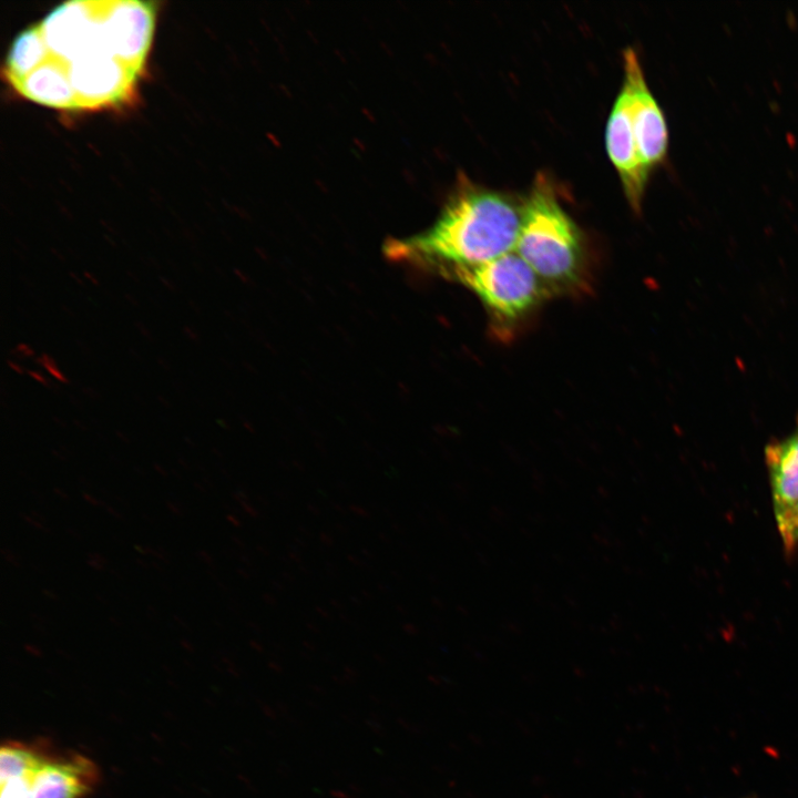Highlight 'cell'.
Masks as SVG:
<instances>
[{"mask_svg": "<svg viewBox=\"0 0 798 798\" xmlns=\"http://www.w3.org/2000/svg\"><path fill=\"white\" fill-rule=\"evenodd\" d=\"M156 11L150 1L61 3L14 38L6 80L21 96L50 108L121 106L142 78Z\"/></svg>", "mask_w": 798, "mask_h": 798, "instance_id": "obj_1", "label": "cell"}, {"mask_svg": "<svg viewBox=\"0 0 798 798\" xmlns=\"http://www.w3.org/2000/svg\"><path fill=\"white\" fill-rule=\"evenodd\" d=\"M521 211L505 195L461 185L436 222L417 235L392 239V258L437 267L442 274L477 266L514 250Z\"/></svg>", "mask_w": 798, "mask_h": 798, "instance_id": "obj_2", "label": "cell"}, {"mask_svg": "<svg viewBox=\"0 0 798 798\" xmlns=\"http://www.w3.org/2000/svg\"><path fill=\"white\" fill-rule=\"evenodd\" d=\"M514 252L546 288H569L582 279L581 234L559 202L550 180L542 174L535 178L521 209Z\"/></svg>", "mask_w": 798, "mask_h": 798, "instance_id": "obj_3", "label": "cell"}, {"mask_svg": "<svg viewBox=\"0 0 798 798\" xmlns=\"http://www.w3.org/2000/svg\"><path fill=\"white\" fill-rule=\"evenodd\" d=\"M448 275L477 295L485 308L501 320L521 318L548 291L533 269L515 252L477 266L456 269Z\"/></svg>", "mask_w": 798, "mask_h": 798, "instance_id": "obj_4", "label": "cell"}, {"mask_svg": "<svg viewBox=\"0 0 798 798\" xmlns=\"http://www.w3.org/2000/svg\"><path fill=\"white\" fill-rule=\"evenodd\" d=\"M624 81L628 99L633 131L640 155L651 170L659 163L667 150L668 133L663 112L648 89L636 52H623Z\"/></svg>", "mask_w": 798, "mask_h": 798, "instance_id": "obj_5", "label": "cell"}, {"mask_svg": "<svg viewBox=\"0 0 798 798\" xmlns=\"http://www.w3.org/2000/svg\"><path fill=\"white\" fill-rule=\"evenodd\" d=\"M605 143L630 205L633 209L640 211L649 170L645 166L637 149L628 93L624 84L614 101L606 123Z\"/></svg>", "mask_w": 798, "mask_h": 798, "instance_id": "obj_6", "label": "cell"}, {"mask_svg": "<svg viewBox=\"0 0 798 798\" xmlns=\"http://www.w3.org/2000/svg\"><path fill=\"white\" fill-rule=\"evenodd\" d=\"M773 509L781 541L798 509V418L795 430L765 448Z\"/></svg>", "mask_w": 798, "mask_h": 798, "instance_id": "obj_7", "label": "cell"}, {"mask_svg": "<svg viewBox=\"0 0 798 798\" xmlns=\"http://www.w3.org/2000/svg\"><path fill=\"white\" fill-rule=\"evenodd\" d=\"M96 766L86 757L44 756L30 780V798H82L98 781Z\"/></svg>", "mask_w": 798, "mask_h": 798, "instance_id": "obj_8", "label": "cell"}, {"mask_svg": "<svg viewBox=\"0 0 798 798\" xmlns=\"http://www.w3.org/2000/svg\"><path fill=\"white\" fill-rule=\"evenodd\" d=\"M44 755L27 745L9 743L0 751V781L32 777Z\"/></svg>", "mask_w": 798, "mask_h": 798, "instance_id": "obj_9", "label": "cell"}, {"mask_svg": "<svg viewBox=\"0 0 798 798\" xmlns=\"http://www.w3.org/2000/svg\"><path fill=\"white\" fill-rule=\"evenodd\" d=\"M30 778H11L1 781V798H30Z\"/></svg>", "mask_w": 798, "mask_h": 798, "instance_id": "obj_10", "label": "cell"}, {"mask_svg": "<svg viewBox=\"0 0 798 798\" xmlns=\"http://www.w3.org/2000/svg\"><path fill=\"white\" fill-rule=\"evenodd\" d=\"M34 361L41 367H43L55 380L62 383H69L68 378L62 374V371L58 367V364L50 355L42 354L39 358H35Z\"/></svg>", "mask_w": 798, "mask_h": 798, "instance_id": "obj_11", "label": "cell"}, {"mask_svg": "<svg viewBox=\"0 0 798 798\" xmlns=\"http://www.w3.org/2000/svg\"><path fill=\"white\" fill-rule=\"evenodd\" d=\"M781 542L785 550L789 553L798 546V509L795 513L790 530Z\"/></svg>", "mask_w": 798, "mask_h": 798, "instance_id": "obj_12", "label": "cell"}, {"mask_svg": "<svg viewBox=\"0 0 798 798\" xmlns=\"http://www.w3.org/2000/svg\"><path fill=\"white\" fill-rule=\"evenodd\" d=\"M11 355L18 359H25L33 357L34 350L25 344H19L16 346L14 349L11 350Z\"/></svg>", "mask_w": 798, "mask_h": 798, "instance_id": "obj_13", "label": "cell"}, {"mask_svg": "<svg viewBox=\"0 0 798 798\" xmlns=\"http://www.w3.org/2000/svg\"><path fill=\"white\" fill-rule=\"evenodd\" d=\"M135 328L139 330V332L149 341H154V335L152 331L142 323V321H135Z\"/></svg>", "mask_w": 798, "mask_h": 798, "instance_id": "obj_14", "label": "cell"}, {"mask_svg": "<svg viewBox=\"0 0 798 798\" xmlns=\"http://www.w3.org/2000/svg\"><path fill=\"white\" fill-rule=\"evenodd\" d=\"M29 376L38 381L39 383L49 387L50 379H48L42 372L34 371V370H28Z\"/></svg>", "mask_w": 798, "mask_h": 798, "instance_id": "obj_15", "label": "cell"}, {"mask_svg": "<svg viewBox=\"0 0 798 798\" xmlns=\"http://www.w3.org/2000/svg\"><path fill=\"white\" fill-rule=\"evenodd\" d=\"M183 332L193 342L200 341V334L197 332V330L194 327L186 325L183 327Z\"/></svg>", "mask_w": 798, "mask_h": 798, "instance_id": "obj_16", "label": "cell"}, {"mask_svg": "<svg viewBox=\"0 0 798 798\" xmlns=\"http://www.w3.org/2000/svg\"><path fill=\"white\" fill-rule=\"evenodd\" d=\"M158 279H160L161 283L163 284V286H164L165 288H167L170 291H172V293H177V291H178L177 285H176L173 280H171L170 278L161 275V276H158Z\"/></svg>", "mask_w": 798, "mask_h": 798, "instance_id": "obj_17", "label": "cell"}, {"mask_svg": "<svg viewBox=\"0 0 798 798\" xmlns=\"http://www.w3.org/2000/svg\"><path fill=\"white\" fill-rule=\"evenodd\" d=\"M82 392H83L85 396H88L89 398L94 399V400H98V399L101 398L99 391L95 390L94 388H91V387H83V388H82Z\"/></svg>", "mask_w": 798, "mask_h": 798, "instance_id": "obj_18", "label": "cell"}, {"mask_svg": "<svg viewBox=\"0 0 798 798\" xmlns=\"http://www.w3.org/2000/svg\"><path fill=\"white\" fill-rule=\"evenodd\" d=\"M156 361H157L158 366H160L162 369H164L165 371H168V372L172 371V366H171L170 361H168L166 358H164V357H162V356H158V357L156 358Z\"/></svg>", "mask_w": 798, "mask_h": 798, "instance_id": "obj_19", "label": "cell"}, {"mask_svg": "<svg viewBox=\"0 0 798 798\" xmlns=\"http://www.w3.org/2000/svg\"><path fill=\"white\" fill-rule=\"evenodd\" d=\"M21 515H22V518H23L27 522H29V523H30L31 525H33L34 528L41 529V530H44V529H45V526H44L41 522H39L38 520H35L33 516L25 515V514H21Z\"/></svg>", "mask_w": 798, "mask_h": 798, "instance_id": "obj_20", "label": "cell"}, {"mask_svg": "<svg viewBox=\"0 0 798 798\" xmlns=\"http://www.w3.org/2000/svg\"><path fill=\"white\" fill-rule=\"evenodd\" d=\"M2 554L11 564L19 566L18 559L9 550L2 549Z\"/></svg>", "mask_w": 798, "mask_h": 798, "instance_id": "obj_21", "label": "cell"}, {"mask_svg": "<svg viewBox=\"0 0 798 798\" xmlns=\"http://www.w3.org/2000/svg\"><path fill=\"white\" fill-rule=\"evenodd\" d=\"M7 364H8V366H9L12 370H14L17 374H19V375H23V374H24L23 367H22L21 365L17 364L16 361L9 359V360H7Z\"/></svg>", "mask_w": 798, "mask_h": 798, "instance_id": "obj_22", "label": "cell"}, {"mask_svg": "<svg viewBox=\"0 0 798 798\" xmlns=\"http://www.w3.org/2000/svg\"><path fill=\"white\" fill-rule=\"evenodd\" d=\"M84 277H85L92 285H94V286H99V285H100V280L96 278L95 275H93V274H91V273H89V272H84Z\"/></svg>", "mask_w": 798, "mask_h": 798, "instance_id": "obj_23", "label": "cell"}, {"mask_svg": "<svg viewBox=\"0 0 798 798\" xmlns=\"http://www.w3.org/2000/svg\"><path fill=\"white\" fill-rule=\"evenodd\" d=\"M76 345L84 355H91L89 346H86L82 340H76Z\"/></svg>", "mask_w": 798, "mask_h": 798, "instance_id": "obj_24", "label": "cell"}, {"mask_svg": "<svg viewBox=\"0 0 798 798\" xmlns=\"http://www.w3.org/2000/svg\"><path fill=\"white\" fill-rule=\"evenodd\" d=\"M124 297L131 305H133V306L140 305L139 300L129 291L124 293Z\"/></svg>", "mask_w": 798, "mask_h": 798, "instance_id": "obj_25", "label": "cell"}, {"mask_svg": "<svg viewBox=\"0 0 798 798\" xmlns=\"http://www.w3.org/2000/svg\"><path fill=\"white\" fill-rule=\"evenodd\" d=\"M69 400H70V402H71L74 407H76V408H79V409L82 408V402H81L80 399H79L78 397H75L74 395L69 396Z\"/></svg>", "mask_w": 798, "mask_h": 798, "instance_id": "obj_26", "label": "cell"}, {"mask_svg": "<svg viewBox=\"0 0 798 798\" xmlns=\"http://www.w3.org/2000/svg\"><path fill=\"white\" fill-rule=\"evenodd\" d=\"M52 421L59 427L66 428V426H68L66 421L58 416H53Z\"/></svg>", "mask_w": 798, "mask_h": 798, "instance_id": "obj_27", "label": "cell"}, {"mask_svg": "<svg viewBox=\"0 0 798 798\" xmlns=\"http://www.w3.org/2000/svg\"><path fill=\"white\" fill-rule=\"evenodd\" d=\"M83 498H84L88 502H90L92 505L103 504L101 501H99L98 499H94V498H93L92 495H90V494L83 493Z\"/></svg>", "mask_w": 798, "mask_h": 798, "instance_id": "obj_28", "label": "cell"}, {"mask_svg": "<svg viewBox=\"0 0 798 798\" xmlns=\"http://www.w3.org/2000/svg\"><path fill=\"white\" fill-rule=\"evenodd\" d=\"M156 399H157V401H158L163 407H165V408H171V407H172V403H171V402L168 401V399H166L165 397H163V396L160 395V396L156 397Z\"/></svg>", "mask_w": 798, "mask_h": 798, "instance_id": "obj_29", "label": "cell"}, {"mask_svg": "<svg viewBox=\"0 0 798 798\" xmlns=\"http://www.w3.org/2000/svg\"><path fill=\"white\" fill-rule=\"evenodd\" d=\"M129 354H130V356H131L132 358H134L135 360H137V361H143L142 356H141L134 348H130V349H129Z\"/></svg>", "mask_w": 798, "mask_h": 798, "instance_id": "obj_30", "label": "cell"}, {"mask_svg": "<svg viewBox=\"0 0 798 798\" xmlns=\"http://www.w3.org/2000/svg\"><path fill=\"white\" fill-rule=\"evenodd\" d=\"M188 305L194 313L201 314V307L197 305L196 301H194L193 299H188Z\"/></svg>", "mask_w": 798, "mask_h": 798, "instance_id": "obj_31", "label": "cell"}, {"mask_svg": "<svg viewBox=\"0 0 798 798\" xmlns=\"http://www.w3.org/2000/svg\"><path fill=\"white\" fill-rule=\"evenodd\" d=\"M73 423H74V426H75L78 429H80V430H82V431H86V430L89 429L88 426H86L84 422H82V421H80V420H78V419H74V420H73Z\"/></svg>", "mask_w": 798, "mask_h": 798, "instance_id": "obj_32", "label": "cell"}, {"mask_svg": "<svg viewBox=\"0 0 798 798\" xmlns=\"http://www.w3.org/2000/svg\"><path fill=\"white\" fill-rule=\"evenodd\" d=\"M70 277H71L73 280H75L79 285H81V286H83V287L85 286L84 280L80 277V275H78V274H75V273H70Z\"/></svg>", "mask_w": 798, "mask_h": 798, "instance_id": "obj_33", "label": "cell"}, {"mask_svg": "<svg viewBox=\"0 0 798 798\" xmlns=\"http://www.w3.org/2000/svg\"><path fill=\"white\" fill-rule=\"evenodd\" d=\"M173 386L176 391H185L186 386L182 381L174 380Z\"/></svg>", "mask_w": 798, "mask_h": 798, "instance_id": "obj_34", "label": "cell"}, {"mask_svg": "<svg viewBox=\"0 0 798 798\" xmlns=\"http://www.w3.org/2000/svg\"><path fill=\"white\" fill-rule=\"evenodd\" d=\"M167 508L170 509L171 512H173V513H175V514H181V513H182L181 509H180L176 504H174V503H172V502H168V503H167Z\"/></svg>", "mask_w": 798, "mask_h": 798, "instance_id": "obj_35", "label": "cell"}, {"mask_svg": "<svg viewBox=\"0 0 798 798\" xmlns=\"http://www.w3.org/2000/svg\"><path fill=\"white\" fill-rule=\"evenodd\" d=\"M115 433H116L117 438L120 440H122L123 442H125V443L130 442V439L127 438V436L125 433H123L122 431L117 430Z\"/></svg>", "mask_w": 798, "mask_h": 798, "instance_id": "obj_36", "label": "cell"}, {"mask_svg": "<svg viewBox=\"0 0 798 798\" xmlns=\"http://www.w3.org/2000/svg\"><path fill=\"white\" fill-rule=\"evenodd\" d=\"M154 469H155L156 472H158L161 475H163V477H166V475H167V471H165V469H164L162 466H158L157 463H154Z\"/></svg>", "mask_w": 798, "mask_h": 798, "instance_id": "obj_37", "label": "cell"}, {"mask_svg": "<svg viewBox=\"0 0 798 798\" xmlns=\"http://www.w3.org/2000/svg\"><path fill=\"white\" fill-rule=\"evenodd\" d=\"M61 308H62L63 311H64L65 314H68L69 316L75 317V314L72 311V309L68 308L65 305L62 304V305H61Z\"/></svg>", "mask_w": 798, "mask_h": 798, "instance_id": "obj_38", "label": "cell"}, {"mask_svg": "<svg viewBox=\"0 0 798 798\" xmlns=\"http://www.w3.org/2000/svg\"><path fill=\"white\" fill-rule=\"evenodd\" d=\"M200 556H201L202 560H204L205 562H207V563L211 562V560H209L211 557L206 554L205 551H201V552H200Z\"/></svg>", "mask_w": 798, "mask_h": 798, "instance_id": "obj_39", "label": "cell"}, {"mask_svg": "<svg viewBox=\"0 0 798 798\" xmlns=\"http://www.w3.org/2000/svg\"><path fill=\"white\" fill-rule=\"evenodd\" d=\"M52 454L59 459L65 460L64 453L62 451H52Z\"/></svg>", "mask_w": 798, "mask_h": 798, "instance_id": "obj_40", "label": "cell"}, {"mask_svg": "<svg viewBox=\"0 0 798 798\" xmlns=\"http://www.w3.org/2000/svg\"><path fill=\"white\" fill-rule=\"evenodd\" d=\"M106 510H108L112 515H114V516H116V518H122V515H120V513H119L116 510H113L111 507H106Z\"/></svg>", "mask_w": 798, "mask_h": 798, "instance_id": "obj_41", "label": "cell"}, {"mask_svg": "<svg viewBox=\"0 0 798 798\" xmlns=\"http://www.w3.org/2000/svg\"><path fill=\"white\" fill-rule=\"evenodd\" d=\"M42 592H43V594H44L45 596H48V597H50V598H57V596L54 595V593H52V592L49 591V590H43Z\"/></svg>", "mask_w": 798, "mask_h": 798, "instance_id": "obj_42", "label": "cell"}, {"mask_svg": "<svg viewBox=\"0 0 798 798\" xmlns=\"http://www.w3.org/2000/svg\"><path fill=\"white\" fill-rule=\"evenodd\" d=\"M127 274H129L127 276H129L132 280H134L135 283H140V278H139L134 273H130V272H129Z\"/></svg>", "mask_w": 798, "mask_h": 798, "instance_id": "obj_43", "label": "cell"}, {"mask_svg": "<svg viewBox=\"0 0 798 798\" xmlns=\"http://www.w3.org/2000/svg\"><path fill=\"white\" fill-rule=\"evenodd\" d=\"M54 492L58 493L59 495H61L62 498L68 499V494L65 492L61 491L59 488H55Z\"/></svg>", "mask_w": 798, "mask_h": 798, "instance_id": "obj_44", "label": "cell"}, {"mask_svg": "<svg viewBox=\"0 0 798 798\" xmlns=\"http://www.w3.org/2000/svg\"><path fill=\"white\" fill-rule=\"evenodd\" d=\"M178 460H180L178 462H180L182 466H184L185 468H188L187 462H185V460H184L183 458H180Z\"/></svg>", "mask_w": 798, "mask_h": 798, "instance_id": "obj_45", "label": "cell"}, {"mask_svg": "<svg viewBox=\"0 0 798 798\" xmlns=\"http://www.w3.org/2000/svg\"><path fill=\"white\" fill-rule=\"evenodd\" d=\"M184 440L187 441L188 444L194 446L193 441H191L188 437H185Z\"/></svg>", "mask_w": 798, "mask_h": 798, "instance_id": "obj_46", "label": "cell"}]
</instances>
